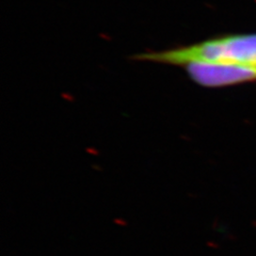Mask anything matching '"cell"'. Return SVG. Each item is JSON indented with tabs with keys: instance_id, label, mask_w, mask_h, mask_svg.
I'll list each match as a JSON object with an SVG mask.
<instances>
[{
	"instance_id": "cell-1",
	"label": "cell",
	"mask_w": 256,
	"mask_h": 256,
	"mask_svg": "<svg viewBox=\"0 0 256 256\" xmlns=\"http://www.w3.org/2000/svg\"><path fill=\"white\" fill-rule=\"evenodd\" d=\"M137 58L184 66L190 78L203 86H234L256 80V34L219 36Z\"/></svg>"
}]
</instances>
